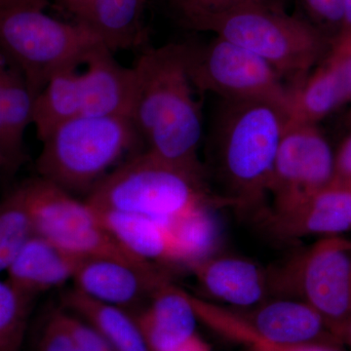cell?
<instances>
[{"mask_svg":"<svg viewBox=\"0 0 351 351\" xmlns=\"http://www.w3.org/2000/svg\"><path fill=\"white\" fill-rule=\"evenodd\" d=\"M7 166H11L9 163L8 158H7L5 152L2 149L1 145H0V169Z\"/></svg>","mask_w":351,"mask_h":351,"instance_id":"obj_37","label":"cell"},{"mask_svg":"<svg viewBox=\"0 0 351 351\" xmlns=\"http://www.w3.org/2000/svg\"><path fill=\"white\" fill-rule=\"evenodd\" d=\"M0 94L4 149L11 166H15L22 159L25 131L32 124L34 96L24 75L6 59L0 76Z\"/></svg>","mask_w":351,"mask_h":351,"instance_id":"obj_22","label":"cell"},{"mask_svg":"<svg viewBox=\"0 0 351 351\" xmlns=\"http://www.w3.org/2000/svg\"><path fill=\"white\" fill-rule=\"evenodd\" d=\"M331 184L351 188V117L345 137L334 152V175Z\"/></svg>","mask_w":351,"mask_h":351,"instance_id":"obj_31","label":"cell"},{"mask_svg":"<svg viewBox=\"0 0 351 351\" xmlns=\"http://www.w3.org/2000/svg\"><path fill=\"white\" fill-rule=\"evenodd\" d=\"M149 351H169L196 334L198 318L189 292L170 280L161 284L137 317Z\"/></svg>","mask_w":351,"mask_h":351,"instance_id":"obj_16","label":"cell"},{"mask_svg":"<svg viewBox=\"0 0 351 351\" xmlns=\"http://www.w3.org/2000/svg\"><path fill=\"white\" fill-rule=\"evenodd\" d=\"M82 260L40 235L34 234L7 269L6 282L32 300L73 279Z\"/></svg>","mask_w":351,"mask_h":351,"instance_id":"obj_18","label":"cell"},{"mask_svg":"<svg viewBox=\"0 0 351 351\" xmlns=\"http://www.w3.org/2000/svg\"><path fill=\"white\" fill-rule=\"evenodd\" d=\"M132 69L130 119L145 151L206 175L199 159L202 114L189 77L184 43L145 48Z\"/></svg>","mask_w":351,"mask_h":351,"instance_id":"obj_1","label":"cell"},{"mask_svg":"<svg viewBox=\"0 0 351 351\" xmlns=\"http://www.w3.org/2000/svg\"><path fill=\"white\" fill-rule=\"evenodd\" d=\"M339 339L341 346H348L351 350V319L341 328L339 332Z\"/></svg>","mask_w":351,"mask_h":351,"instance_id":"obj_35","label":"cell"},{"mask_svg":"<svg viewBox=\"0 0 351 351\" xmlns=\"http://www.w3.org/2000/svg\"><path fill=\"white\" fill-rule=\"evenodd\" d=\"M38 351H77L64 322L63 306L53 308L46 316L39 334Z\"/></svg>","mask_w":351,"mask_h":351,"instance_id":"obj_27","label":"cell"},{"mask_svg":"<svg viewBox=\"0 0 351 351\" xmlns=\"http://www.w3.org/2000/svg\"><path fill=\"white\" fill-rule=\"evenodd\" d=\"M169 351H211L210 346L197 334Z\"/></svg>","mask_w":351,"mask_h":351,"instance_id":"obj_32","label":"cell"},{"mask_svg":"<svg viewBox=\"0 0 351 351\" xmlns=\"http://www.w3.org/2000/svg\"><path fill=\"white\" fill-rule=\"evenodd\" d=\"M326 57L343 76L351 103V32H341L332 40Z\"/></svg>","mask_w":351,"mask_h":351,"instance_id":"obj_30","label":"cell"},{"mask_svg":"<svg viewBox=\"0 0 351 351\" xmlns=\"http://www.w3.org/2000/svg\"><path fill=\"white\" fill-rule=\"evenodd\" d=\"M201 290L219 306L249 308L274 297V274L237 256L218 253L189 269Z\"/></svg>","mask_w":351,"mask_h":351,"instance_id":"obj_12","label":"cell"},{"mask_svg":"<svg viewBox=\"0 0 351 351\" xmlns=\"http://www.w3.org/2000/svg\"><path fill=\"white\" fill-rule=\"evenodd\" d=\"M147 0H49L73 22L96 34L115 53L141 47L147 38Z\"/></svg>","mask_w":351,"mask_h":351,"instance_id":"obj_15","label":"cell"},{"mask_svg":"<svg viewBox=\"0 0 351 351\" xmlns=\"http://www.w3.org/2000/svg\"><path fill=\"white\" fill-rule=\"evenodd\" d=\"M98 209L172 221L206 207L230 206L210 191L206 175L166 162L147 151L134 154L88 195Z\"/></svg>","mask_w":351,"mask_h":351,"instance_id":"obj_3","label":"cell"},{"mask_svg":"<svg viewBox=\"0 0 351 351\" xmlns=\"http://www.w3.org/2000/svg\"><path fill=\"white\" fill-rule=\"evenodd\" d=\"M274 297L307 302L324 318L339 339L351 319V241L341 235L321 237L272 270Z\"/></svg>","mask_w":351,"mask_h":351,"instance_id":"obj_8","label":"cell"},{"mask_svg":"<svg viewBox=\"0 0 351 351\" xmlns=\"http://www.w3.org/2000/svg\"><path fill=\"white\" fill-rule=\"evenodd\" d=\"M244 351H267L261 350V348H254V346H246V350Z\"/></svg>","mask_w":351,"mask_h":351,"instance_id":"obj_38","label":"cell"},{"mask_svg":"<svg viewBox=\"0 0 351 351\" xmlns=\"http://www.w3.org/2000/svg\"><path fill=\"white\" fill-rule=\"evenodd\" d=\"M69 68L50 78L34 99L32 125L40 142L57 127L82 115V71Z\"/></svg>","mask_w":351,"mask_h":351,"instance_id":"obj_21","label":"cell"},{"mask_svg":"<svg viewBox=\"0 0 351 351\" xmlns=\"http://www.w3.org/2000/svg\"><path fill=\"white\" fill-rule=\"evenodd\" d=\"M260 218L279 239L338 237L351 230V188L329 184L293 209Z\"/></svg>","mask_w":351,"mask_h":351,"instance_id":"obj_14","label":"cell"},{"mask_svg":"<svg viewBox=\"0 0 351 351\" xmlns=\"http://www.w3.org/2000/svg\"><path fill=\"white\" fill-rule=\"evenodd\" d=\"M63 306L92 325L115 351H149L137 321L124 308L95 300L75 288L63 295Z\"/></svg>","mask_w":351,"mask_h":351,"instance_id":"obj_20","label":"cell"},{"mask_svg":"<svg viewBox=\"0 0 351 351\" xmlns=\"http://www.w3.org/2000/svg\"><path fill=\"white\" fill-rule=\"evenodd\" d=\"M63 308L64 322L77 351H115L107 339L92 325L64 306Z\"/></svg>","mask_w":351,"mask_h":351,"instance_id":"obj_29","label":"cell"},{"mask_svg":"<svg viewBox=\"0 0 351 351\" xmlns=\"http://www.w3.org/2000/svg\"><path fill=\"white\" fill-rule=\"evenodd\" d=\"M34 234L31 216L16 191L0 207V274L7 271Z\"/></svg>","mask_w":351,"mask_h":351,"instance_id":"obj_24","label":"cell"},{"mask_svg":"<svg viewBox=\"0 0 351 351\" xmlns=\"http://www.w3.org/2000/svg\"><path fill=\"white\" fill-rule=\"evenodd\" d=\"M93 208L108 232L132 255L152 265H178L177 247L169 221Z\"/></svg>","mask_w":351,"mask_h":351,"instance_id":"obj_19","label":"cell"},{"mask_svg":"<svg viewBox=\"0 0 351 351\" xmlns=\"http://www.w3.org/2000/svg\"><path fill=\"white\" fill-rule=\"evenodd\" d=\"M4 62H5V59L4 57L0 54V76H1V71L2 68H3ZM0 97H1V94H0ZM0 145H1L2 149H3L4 152H5V149H4L3 145V130H2V122H1V101H0ZM6 154V152H5ZM8 158V157H7ZM9 160V159H8ZM10 163V162H9ZM11 165V164H10Z\"/></svg>","mask_w":351,"mask_h":351,"instance_id":"obj_36","label":"cell"},{"mask_svg":"<svg viewBox=\"0 0 351 351\" xmlns=\"http://www.w3.org/2000/svg\"><path fill=\"white\" fill-rule=\"evenodd\" d=\"M226 308L240 327L274 345L343 346L324 318L298 298L276 295L249 308Z\"/></svg>","mask_w":351,"mask_h":351,"instance_id":"obj_11","label":"cell"},{"mask_svg":"<svg viewBox=\"0 0 351 351\" xmlns=\"http://www.w3.org/2000/svg\"><path fill=\"white\" fill-rule=\"evenodd\" d=\"M334 151L318 123L289 119L270 178L267 211L282 213L332 184Z\"/></svg>","mask_w":351,"mask_h":351,"instance_id":"obj_10","label":"cell"},{"mask_svg":"<svg viewBox=\"0 0 351 351\" xmlns=\"http://www.w3.org/2000/svg\"><path fill=\"white\" fill-rule=\"evenodd\" d=\"M31 216L34 234L80 258H106L142 269L156 265L136 258L115 240L89 203L43 178L18 189Z\"/></svg>","mask_w":351,"mask_h":351,"instance_id":"obj_7","label":"cell"},{"mask_svg":"<svg viewBox=\"0 0 351 351\" xmlns=\"http://www.w3.org/2000/svg\"><path fill=\"white\" fill-rule=\"evenodd\" d=\"M214 210L215 207L202 208L169 221L177 247L178 265L189 269L217 254L221 233Z\"/></svg>","mask_w":351,"mask_h":351,"instance_id":"obj_23","label":"cell"},{"mask_svg":"<svg viewBox=\"0 0 351 351\" xmlns=\"http://www.w3.org/2000/svg\"><path fill=\"white\" fill-rule=\"evenodd\" d=\"M32 300L0 281V351H21Z\"/></svg>","mask_w":351,"mask_h":351,"instance_id":"obj_25","label":"cell"},{"mask_svg":"<svg viewBox=\"0 0 351 351\" xmlns=\"http://www.w3.org/2000/svg\"><path fill=\"white\" fill-rule=\"evenodd\" d=\"M302 2L315 22L314 25L327 36V31L332 32V40L341 34L343 25V0H302Z\"/></svg>","mask_w":351,"mask_h":351,"instance_id":"obj_28","label":"cell"},{"mask_svg":"<svg viewBox=\"0 0 351 351\" xmlns=\"http://www.w3.org/2000/svg\"><path fill=\"white\" fill-rule=\"evenodd\" d=\"M45 9L39 5L0 8V54L24 75L34 99L53 75L80 68L92 53L106 46L86 27L58 20Z\"/></svg>","mask_w":351,"mask_h":351,"instance_id":"obj_6","label":"cell"},{"mask_svg":"<svg viewBox=\"0 0 351 351\" xmlns=\"http://www.w3.org/2000/svg\"><path fill=\"white\" fill-rule=\"evenodd\" d=\"M180 22L188 27L191 23L248 4L282 7L283 0H168Z\"/></svg>","mask_w":351,"mask_h":351,"instance_id":"obj_26","label":"cell"},{"mask_svg":"<svg viewBox=\"0 0 351 351\" xmlns=\"http://www.w3.org/2000/svg\"><path fill=\"white\" fill-rule=\"evenodd\" d=\"M73 280L83 294L125 309L143 308L169 279L157 267L142 269L112 258H92L82 260Z\"/></svg>","mask_w":351,"mask_h":351,"instance_id":"obj_13","label":"cell"},{"mask_svg":"<svg viewBox=\"0 0 351 351\" xmlns=\"http://www.w3.org/2000/svg\"><path fill=\"white\" fill-rule=\"evenodd\" d=\"M84 64L82 115L130 119L134 95L132 66L120 64L106 46L92 53Z\"/></svg>","mask_w":351,"mask_h":351,"instance_id":"obj_17","label":"cell"},{"mask_svg":"<svg viewBox=\"0 0 351 351\" xmlns=\"http://www.w3.org/2000/svg\"><path fill=\"white\" fill-rule=\"evenodd\" d=\"M17 5H39L47 7L49 0H0V8Z\"/></svg>","mask_w":351,"mask_h":351,"instance_id":"obj_33","label":"cell"},{"mask_svg":"<svg viewBox=\"0 0 351 351\" xmlns=\"http://www.w3.org/2000/svg\"><path fill=\"white\" fill-rule=\"evenodd\" d=\"M195 90L223 101H267L290 114L291 87L269 63L237 44L216 36L207 43H184Z\"/></svg>","mask_w":351,"mask_h":351,"instance_id":"obj_9","label":"cell"},{"mask_svg":"<svg viewBox=\"0 0 351 351\" xmlns=\"http://www.w3.org/2000/svg\"><path fill=\"white\" fill-rule=\"evenodd\" d=\"M289 119L288 110L271 101H221L210 145L223 197L232 207L258 218L267 209L270 178Z\"/></svg>","mask_w":351,"mask_h":351,"instance_id":"obj_2","label":"cell"},{"mask_svg":"<svg viewBox=\"0 0 351 351\" xmlns=\"http://www.w3.org/2000/svg\"><path fill=\"white\" fill-rule=\"evenodd\" d=\"M188 29L210 32L262 58L281 75L300 82L326 56L332 41L313 23L282 7L248 4L195 21Z\"/></svg>","mask_w":351,"mask_h":351,"instance_id":"obj_4","label":"cell"},{"mask_svg":"<svg viewBox=\"0 0 351 351\" xmlns=\"http://www.w3.org/2000/svg\"><path fill=\"white\" fill-rule=\"evenodd\" d=\"M343 25L341 32H351V0H343Z\"/></svg>","mask_w":351,"mask_h":351,"instance_id":"obj_34","label":"cell"},{"mask_svg":"<svg viewBox=\"0 0 351 351\" xmlns=\"http://www.w3.org/2000/svg\"><path fill=\"white\" fill-rule=\"evenodd\" d=\"M41 143L39 177L71 195H89L142 140L129 117L80 115Z\"/></svg>","mask_w":351,"mask_h":351,"instance_id":"obj_5","label":"cell"}]
</instances>
